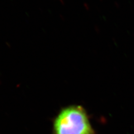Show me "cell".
<instances>
[{
  "instance_id": "1",
  "label": "cell",
  "mask_w": 134,
  "mask_h": 134,
  "mask_svg": "<svg viewBox=\"0 0 134 134\" xmlns=\"http://www.w3.org/2000/svg\"><path fill=\"white\" fill-rule=\"evenodd\" d=\"M52 134H95L89 116L80 105L62 108L53 120Z\"/></svg>"
}]
</instances>
